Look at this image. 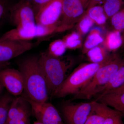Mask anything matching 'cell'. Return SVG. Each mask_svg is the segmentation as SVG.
<instances>
[{
    "instance_id": "cell-1",
    "label": "cell",
    "mask_w": 124,
    "mask_h": 124,
    "mask_svg": "<svg viewBox=\"0 0 124 124\" xmlns=\"http://www.w3.org/2000/svg\"><path fill=\"white\" fill-rule=\"evenodd\" d=\"M39 57L31 56L19 63L22 75L25 97L38 102L47 101L49 92L46 79L41 68Z\"/></svg>"
},
{
    "instance_id": "cell-2",
    "label": "cell",
    "mask_w": 124,
    "mask_h": 124,
    "mask_svg": "<svg viewBox=\"0 0 124 124\" xmlns=\"http://www.w3.org/2000/svg\"><path fill=\"white\" fill-rule=\"evenodd\" d=\"M110 56L101 62H91L81 65L67 77L53 95L58 98L71 94L75 95L88 84L98 70L107 62Z\"/></svg>"
},
{
    "instance_id": "cell-3",
    "label": "cell",
    "mask_w": 124,
    "mask_h": 124,
    "mask_svg": "<svg viewBox=\"0 0 124 124\" xmlns=\"http://www.w3.org/2000/svg\"><path fill=\"white\" fill-rule=\"evenodd\" d=\"M39 64L46 79L49 93L53 94L68 76V72L72 66V60L55 57L47 53L41 54Z\"/></svg>"
},
{
    "instance_id": "cell-4",
    "label": "cell",
    "mask_w": 124,
    "mask_h": 124,
    "mask_svg": "<svg viewBox=\"0 0 124 124\" xmlns=\"http://www.w3.org/2000/svg\"><path fill=\"white\" fill-rule=\"evenodd\" d=\"M123 59L116 54H111L107 62L99 68L89 82L76 94L74 99H89L98 94L122 65Z\"/></svg>"
},
{
    "instance_id": "cell-5",
    "label": "cell",
    "mask_w": 124,
    "mask_h": 124,
    "mask_svg": "<svg viewBox=\"0 0 124 124\" xmlns=\"http://www.w3.org/2000/svg\"><path fill=\"white\" fill-rule=\"evenodd\" d=\"M89 0H63L57 32L71 29L86 13Z\"/></svg>"
},
{
    "instance_id": "cell-6",
    "label": "cell",
    "mask_w": 124,
    "mask_h": 124,
    "mask_svg": "<svg viewBox=\"0 0 124 124\" xmlns=\"http://www.w3.org/2000/svg\"><path fill=\"white\" fill-rule=\"evenodd\" d=\"M10 20L16 27H29L36 24V14L29 0H21L10 7Z\"/></svg>"
},
{
    "instance_id": "cell-7",
    "label": "cell",
    "mask_w": 124,
    "mask_h": 124,
    "mask_svg": "<svg viewBox=\"0 0 124 124\" xmlns=\"http://www.w3.org/2000/svg\"><path fill=\"white\" fill-rule=\"evenodd\" d=\"M26 98L37 121L43 124H64L59 112L53 104L47 101L38 102Z\"/></svg>"
},
{
    "instance_id": "cell-8",
    "label": "cell",
    "mask_w": 124,
    "mask_h": 124,
    "mask_svg": "<svg viewBox=\"0 0 124 124\" xmlns=\"http://www.w3.org/2000/svg\"><path fill=\"white\" fill-rule=\"evenodd\" d=\"M93 104V101L64 105L62 111L66 124H85L92 111Z\"/></svg>"
},
{
    "instance_id": "cell-9",
    "label": "cell",
    "mask_w": 124,
    "mask_h": 124,
    "mask_svg": "<svg viewBox=\"0 0 124 124\" xmlns=\"http://www.w3.org/2000/svg\"><path fill=\"white\" fill-rule=\"evenodd\" d=\"M31 109L25 97L14 98L9 110L6 124H31Z\"/></svg>"
},
{
    "instance_id": "cell-10",
    "label": "cell",
    "mask_w": 124,
    "mask_h": 124,
    "mask_svg": "<svg viewBox=\"0 0 124 124\" xmlns=\"http://www.w3.org/2000/svg\"><path fill=\"white\" fill-rule=\"evenodd\" d=\"M63 0H52L36 14V24L52 26L58 24L61 17Z\"/></svg>"
},
{
    "instance_id": "cell-11",
    "label": "cell",
    "mask_w": 124,
    "mask_h": 124,
    "mask_svg": "<svg viewBox=\"0 0 124 124\" xmlns=\"http://www.w3.org/2000/svg\"><path fill=\"white\" fill-rule=\"evenodd\" d=\"M29 41L12 40L0 38V63L8 62L32 48Z\"/></svg>"
},
{
    "instance_id": "cell-12",
    "label": "cell",
    "mask_w": 124,
    "mask_h": 124,
    "mask_svg": "<svg viewBox=\"0 0 124 124\" xmlns=\"http://www.w3.org/2000/svg\"><path fill=\"white\" fill-rule=\"evenodd\" d=\"M0 82L12 95L19 96L24 91L23 78L19 70L8 68L2 69L0 71Z\"/></svg>"
},
{
    "instance_id": "cell-13",
    "label": "cell",
    "mask_w": 124,
    "mask_h": 124,
    "mask_svg": "<svg viewBox=\"0 0 124 124\" xmlns=\"http://www.w3.org/2000/svg\"><path fill=\"white\" fill-rule=\"evenodd\" d=\"M0 38L12 40L29 41L37 38L36 24L29 27H16L4 33Z\"/></svg>"
},
{
    "instance_id": "cell-14",
    "label": "cell",
    "mask_w": 124,
    "mask_h": 124,
    "mask_svg": "<svg viewBox=\"0 0 124 124\" xmlns=\"http://www.w3.org/2000/svg\"><path fill=\"white\" fill-rule=\"evenodd\" d=\"M95 101L111 107L124 115V92L108 93L98 97Z\"/></svg>"
},
{
    "instance_id": "cell-15",
    "label": "cell",
    "mask_w": 124,
    "mask_h": 124,
    "mask_svg": "<svg viewBox=\"0 0 124 124\" xmlns=\"http://www.w3.org/2000/svg\"><path fill=\"white\" fill-rule=\"evenodd\" d=\"M124 84V58L122 65L118 69L109 82L100 90L98 97H100L112 90L119 88Z\"/></svg>"
},
{
    "instance_id": "cell-16",
    "label": "cell",
    "mask_w": 124,
    "mask_h": 124,
    "mask_svg": "<svg viewBox=\"0 0 124 124\" xmlns=\"http://www.w3.org/2000/svg\"><path fill=\"white\" fill-rule=\"evenodd\" d=\"M108 106L93 101V109L85 124H103Z\"/></svg>"
},
{
    "instance_id": "cell-17",
    "label": "cell",
    "mask_w": 124,
    "mask_h": 124,
    "mask_svg": "<svg viewBox=\"0 0 124 124\" xmlns=\"http://www.w3.org/2000/svg\"><path fill=\"white\" fill-rule=\"evenodd\" d=\"M121 32V31L115 30L107 34L103 41L106 49L113 51L121 46L124 40Z\"/></svg>"
},
{
    "instance_id": "cell-18",
    "label": "cell",
    "mask_w": 124,
    "mask_h": 124,
    "mask_svg": "<svg viewBox=\"0 0 124 124\" xmlns=\"http://www.w3.org/2000/svg\"><path fill=\"white\" fill-rule=\"evenodd\" d=\"M104 41L100 31L94 29L90 31L84 45L83 52L86 54L88 51L94 47L98 46Z\"/></svg>"
},
{
    "instance_id": "cell-19",
    "label": "cell",
    "mask_w": 124,
    "mask_h": 124,
    "mask_svg": "<svg viewBox=\"0 0 124 124\" xmlns=\"http://www.w3.org/2000/svg\"><path fill=\"white\" fill-rule=\"evenodd\" d=\"M14 99L8 93L0 97V124H6L9 110Z\"/></svg>"
},
{
    "instance_id": "cell-20",
    "label": "cell",
    "mask_w": 124,
    "mask_h": 124,
    "mask_svg": "<svg viewBox=\"0 0 124 124\" xmlns=\"http://www.w3.org/2000/svg\"><path fill=\"white\" fill-rule=\"evenodd\" d=\"M86 13L94 23L99 25L104 24L108 18L101 6L97 5L87 9Z\"/></svg>"
},
{
    "instance_id": "cell-21",
    "label": "cell",
    "mask_w": 124,
    "mask_h": 124,
    "mask_svg": "<svg viewBox=\"0 0 124 124\" xmlns=\"http://www.w3.org/2000/svg\"><path fill=\"white\" fill-rule=\"evenodd\" d=\"M102 7L107 18L111 17L124 6V0H103Z\"/></svg>"
},
{
    "instance_id": "cell-22",
    "label": "cell",
    "mask_w": 124,
    "mask_h": 124,
    "mask_svg": "<svg viewBox=\"0 0 124 124\" xmlns=\"http://www.w3.org/2000/svg\"><path fill=\"white\" fill-rule=\"evenodd\" d=\"M86 54L89 60L94 63L103 62L110 55L104 48L98 46L90 50Z\"/></svg>"
},
{
    "instance_id": "cell-23",
    "label": "cell",
    "mask_w": 124,
    "mask_h": 124,
    "mask_svg": "<svg viewBox=\"0 0 124 124\" xmlns=\"http://www.w3.org/2000/svg\"><path fill=\"white\" fill-rule=\"evenodd\" d=\"M67 49L62 40H56L50 44L46 53L53 57H60L65 53Z\"/></svg>"
},
{
    "instance_id": "cell-24",
    "label": "cell",
    "mask_w": 124,
    "mask_h": 124,
    "mask_svg": "<svg viewBox=\"0 0 124 124\" xmlns=\"http://www.w3.org/2000/svg\"><path fill=\"white\" fill-rule=\"evenodd\" d=\"M123 114L108 106L103 124H124L122 120Z\"/></svg>"
},
{
    "instance_id": "cell-25",
    "label": "cell",
    "mask_w": 124,
    "mask_h": 124,
    "mask_svg": "<svg viewBox=\"0 0 124 124\" xmlns=\"http://www.w3.org/2000/svg\"><path fill=\"white\" fill-rule=\"evenodd\" d=\"M62 40L67 49H73L78 48L81 45V38L80 33L73 32L63 37Z\"/></svg>"
},
{
    "instance_id": "cell-26",
    "label": "cell",
    "mask_w": 124,
    "mask_h": 124,
    "mask_svg": "<svg viewBox=\"0 0 124 124\" xmlns=\"http://www.w3.org/2000/svg\"><path fill=\"white\" fill-rule=\"evenodd\" d=\"M111 18V23L115 30H124V6Z\"/></svg>"
},
{
    "instance_id": "cell-27",
    "label": "cell",
    "mask_w": 124,
    "mask_h": 124,
    "mask_svg": "<svg viewBox=\"0 0 124 124\" xmlns=\"http://www.w3.org/2000/svg\"><path fill=\"white\" fill-rule=\"evenodd\" d=\"M94 22L85 13L84 17L78 23V29L79 33L86 34L90 31Z\"/></svg>"
},
{
    "instance_id": "cell-28",
    "label": "cell",
    "mask_w": 124,
    "mask_h": 124,
    "mask_svg": "<svg viewBox=\"0 0 124 124\" xmlns=\"http://www.w3.org/2000/svg\"><path fill=\"white\" fill-rule=\"evenodd\" d=\"M10 6L8 0H0V22L9 13Z\"/></svg>"
},
{
    "instance_id": "cell-29",
    "label": "cell",
    "mask_w": 124,
    "mask_h": 124,
    "mask_svg": "<svg viewBox=\"0 0 124 124\" xmlns=\"http://www.w3.org/2000/svg\"><path fill=\"white\" fill-rule=\"evenodd\" d=\"M51 0H31V2L33 6L35 14L37 13L41 8Z\"/></svg>"
},
{
    "instance_id": "cell-30",
    "label": "cell",
    "mask_w": 124,
    "mask_h": 124,
    "mask_svg": "<svg viewBox=\"0 0 124 124\" xmlns=\"http://www.w3.org/2000/svg\"><path fill=\"white\" fill-rule=\"evenodd\" d=\"M103 0H89L87 9L95 5H97L100 2H102Z\"/></svg>"
},
{
    "instance_id": "cell-31",
    "label": "cell",
    "mask_w": 124,
    "mask_h": 124,
    "mask_svg": "<svg viewBox=\"0 0 124 124\" xmlns=\"http://www.w3.org/2000/svg\"><path fill=\"white\" fill-rule=\"evenodd\" d=\"M122 92H124V84L119 88L116 89L112 91H110L107 93H122Z\"/></svg>"
},
{
    "instance_id": "cell-32",
    "label": "cell",
    "mask_w": 124,
    "mask_h": 124,
    "mask_svg": "<svg viewBox=\"0 0 124 124\" xmlns=\"http://www.w3.org/2000/svg\"><path fill=\"white\" fill-rule=\"evenodd\" d=\"M9 64V62L0 63V71L5 68H7Z\"/></svg>"
},
{
    "instance_id": "cell-33",
    "label": "cell",
    "mask_w": 124,
    "mask_h": 124,
    "mask_svg": "<svg viewBox=\"0 0 124 124\" xmlns=\"http://www.w3.org/2000/svg\"><path fill=\"white\" fill-rule=\"evenodd\" d=\"M4 87L3 86V85L1 84V82H0V94L2 93V91L4 90Z\"/></svg>"
},
{
    "instance_id": "cell-34",
    "label": "cell",
    "mask_w": 124,
    "mask_h": 124,
    "mask_svg": "<svg viewBox=\"0 0 124 124\" xmlns=\"http://www.w3.org/2000/svg\"><path fill=\"white\" fill-rule=\"evenodd\" d=\"M32 124H42V123H41V122H38V121H35V122H34V123H33Z\"/></svg>"
}]
</instances>
